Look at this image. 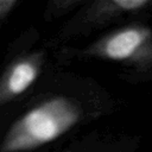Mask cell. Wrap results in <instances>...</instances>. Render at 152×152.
<instances>
[{
  "label": "cell",
  "mask_w": 152,
  "mask_h": 152,
  "mask_svg": "<svg viewBox=\"0 0 152 152\" xmlns=\"http://www.w3.org/2000/svg\"><path fill=\"white\" fill-rule=\"evenodd\" d=\"M81 107L66 96H53L32 107L5 134L0 152H26L52 142L81 120Z\"/></svg>",
  "instance_id": "cell-1"
},
{
  "label": "cell",
  "mask_w": 152,
  "mask_h": 152,
  "mask_svg": "<svg viewBox=\"0 0 152 152\" xmlns=\"http://www.w3.org/2000/svg\"><path fill=\"white\" fill-rule=\"evenodd\" d=\"M40 52L26 53L15 58L0 77V106L23 95L38 80L43 68Z\"/></svg>",
  "instance_id": "cell-2"
},
{
  "label": "cell",
  "mask_w": 152,
  "mask_h": 152,
  "mask_svg": "<svg viewBox=\"0 0 152 152\" xmlns=\"http://www.w3.org/2000/svg\"><path fill=\"white\" fill-rule=\"evenodd\" d=\"M142 34L135 28L121 30L89 49L93 55H99L115 61H122L131 57L142 43Z\"/></svg>",
  "instance_id": "cell-3"
},
{
  "label": "cell",
  "mask_w": 152,
  "mask_h": 152,
  "mask_svg": "<svg viewBox=\"0 0 152 152\" xmlns=\"http://www.w3.org/2000/svg\"><path fill=\"white\" fill-rule=\"evenodd\" d=\"M115 1L124 11L137 10L146 4V0H115Z\"/></svg>",
  "instance_id": "cell-4"
},
{
  "label": "cell",
  "mask_w": 152,
  "mask_h": 152,
  "mask_svg": "<svg viewBox=\"0 0 152 152\" xmlns=\"http://www.w3.org/2000/svg\"><path fill=\"white\" fill-rule=\"evenodd\" d=\"M18 5L17 0H0V20L4 19Z\"/></svg>",
  "instance_id": "cell-5"
}]
</instances>
